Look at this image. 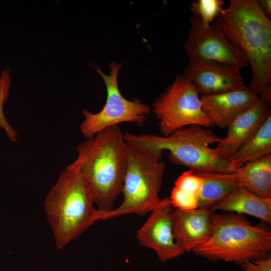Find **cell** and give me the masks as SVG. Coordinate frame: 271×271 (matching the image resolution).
<instances>
[{"label": "cell", "mask_w": 271, "mask_h": 271, "mask_svg": "<svg viewBox=\"0 0 271 271\" xmlns=\"http://www.w3.org/2000/svg\"><path fill=\"white\" fill-rule=\"evenodd\" d=\"M245 56L251 69L250 89L271 103V21L256 0H230L215 21Z\"/></svg>", "instance_id": "obj_1"}, {"label": "cell", "mask_w": 271, "mask_h": 271, "mask_svg": "<svg viewBox=\"0 0 271 271\" xmlns=\"http://www.w3.org/2000/svg\"><path fill=\"white\" fill-rule=\"evenodd\" d=\"M271 154V114L247 141L230 157L238 168Z\"/></svg>", "instance_id": "obj_18"}, {"label": "cell", "mask_w": 271, "mask_h": 271, "mask_svg": "<svg viewBox=\"0 0 271 271\" xmlns=\"http://www.w3.org/2000/svg\"><path fill=\"white\" fill-rule=\"evenodd\" d=\"M128 148L119 125L99 131L77 147V156L71 164L86 179L101 212L113 209L121 193Z\"/></svg>", "instance_id": "obj_2"}, {"label": "cell", "mask_w": 271, "mask_h": 271, "mask_svg": "<svg viewBox=\"0 0 271 271\" xmlns=\"http://www.w3.org/2000/svg\"><path fill=\"white\" fill-rule=\"evenodd\" d=\"M173 210L169 198L161 199L136 234L140 244L154 250L162 263L184 253L174 237L171 218Z\"/></svg>", "instance_id": "obj_10"}, {"label": "cell", "mask_w": 271, "mask_h": 271, "mask_svg": "<svg viewBox=\"0 0 271 271\" xmlns=\"http://www.w3.org/2000/svg\"><path fill=\"white\" fill-rule=\"evenodd\" d=\"M199 95L194 85L183 75L176 77L152 104L161 136H168L191 125H212L202 109Z\"/></svg>", "instance_id": "obj_7"}, {"label": "cell", "mask_w": 271, "mask_h": 271, "mask_svg": "<svg viewBox=\"0 0 271 271\" xmlns=\"http://www.w3.org/2000/svg\"><path fill=\"white\" fill-rule=\"evenodd\" d=\"M223 0H196L192 3V18L201 26L212 25L223 13Z\"/></svg>", "instance_id": "obj_20"}, {"label": "cell", "mask_w": 271, "mask_h": 271, "mask_svg": "<svg viewBox=\"0 0 271 271\" xmlns=\"http://www.w3.org/2000/svg\"><path fill=\"white\" fill-rule=\"evenodd\" d=\"M209 209L212 212L222 211L247 214L271 224V199L260 197L241 187Z\"/></svg>", "instance_id": "obj_15"}, {"label": "cell", "mask_w": 271, "mask_h": 271, "mask_svg": "<svg viewBox=\"0 0 271 271\" xmlns=\"http://www.w3.org/2000/svg\"><path fill=\"white\" fill-rule=\"evenodd\" d=\"M234 174L239 187L271 199V154L245 164Z\"/></svg>", "instance_id": "obj_16"}, {"label": "cell", "mask_w": 271, "mask_h": 271, "mask_svg": "<svg viewBox=\"0 0 271 271\" xmlns=\"http://www.w3.org/2000/svg\"><path fill=\"white\" fill-rule=\"evenodd\" d=\"M244 271H271V256L247 260L240 265Z\"/></svg>", "instance_id": "obj_22"}, {"label": "cell", "mask_w": 271, "mask_h": 271, "mask_svg": "<svg viewBox=\"0 0 271 271\" xmlns=\"http://www.w3.org/2000/svg\"><path fill=\"white\" fill-rule=\"evenodd\" d=\"M124 136L128 145L160 153L168 151L171 162L194 171L229 173L238 169L231 158L210 147L221 138L209 127L189 126L166 137L131 133Z\"/></svg>", "instance_id": "obj_4"}, {"label": "cell", "mask_w": 271, "mask_h": 271, "mask_svg": "<svg viewBox=\"0 0 271 271\" xmlns=\"http://www.w3.org/2000/svg\"><path fill=\"white\" fill-rule=\"evenodd\" d=\"M258 5L263 13L269 19L271 18V1H257Z\"/></svg>", "instance_id": "obj_23"}, {"label": "cell", "mask_w": 271, "mask_h": 271, "mask_svg": "<svg viewBox=\"0 0 271 271\" xmlns=\"http://www.w3.org/2000/svg\"><path fill=\"white\" fill-rule=\"evenodd\" d=\"M211 213L206 208L172 210L171 218L174 237L184 253L193 251L209 238Z\"/></svg>", "instance_id": "obj_13"}, {"label": "cell", "mask_w": 271, "mask_h": 271, "mask_svg": "<svg viewBox=\"0 0 271 271\" xmlns=\"http://www.w3.org/2000/svg\"><path fill=\"white\" fill-rule=\"evenodd\" d=\"M128 145L126 166L121 193L123 199L116 208L106 212L99 211V220L128 214L143 216L160 203L165 166L162 153Z\"/></svg>", "instance_id": "obj_6"}, {"label": "cell", "mask_w": 271, "mask_h": 271, "mask_svg": "<svg viewBox=\"0 0 271 271\" xmlns=\"http://www.w3.org/2000/svg\"><path fill=\"white\" fill-rule=\"evenodd\" d=\"M184 48L189 60L223 64L240 70L248 66L244 54L228 40L215 21L204 27L190 18Z\"/></svg>", "instance_id": "obj_9"}, {"label": "cell", "mask_w": 271, "mask_h": 271, "mask_svg": "<svg viewBox=\"0 0 271 271\" xmlns=\"http://www.w3.org/2000/svg\"><path fill=\"white\" fill-rule=\"evenodd\" d=\"M259 97L246 86L223 93L202 95V109L211 124L227 127L240 113L257 102Z\"/></svg>", "instance_id": "obj_12"}, {"label": "cell", "mask_w": 271, "mask_h": 271, "mask_svg": "<svg viewBox=\"0 0 271 271\" xmlns=\"http://www.w3.org/2000/svg\"><path fill=\"white\" fill-rule=\"evenodd\" d=\"M209 238L193 252L211 261L223 260L241 265L247 260L270 256L271 232L253 226L242 214L233 212L211 214Z\"/></svg>", "instance_id": "obj_5"}, {"label": "cell", "mask_w": 271, "mask_h": 271, "mask_svg": "<svg viewBox=\"0 0 271 271\" xmlns=\"http://www.w3.org/2000/svg\"><path fill=\"white\" fill-rule=\"evenodd\" d=\"M121 64L112 62L109 65L110 73L106 75L97 66L93 69L102 78L105 84L107 97L102 109L92 113L84 109L81 111L84 119L79 126L82 135L88 139L99 131L122 123L143 124L151 108L141 100H129L124 98L118 88L117 75Z\"/></svg>", "instance_id": "obj_8"}, {"label": "cell", "mask_w": 271, "mask_h": 271, "mask_svg": "<svg viewBox=\"0 0 271 271\" xmlns=\"http://www.w3.org/2000/svg\"><path fill=\"white\" fill-rule=\"evenodd\" d=\"M183 76L194 85L201 96L246 86L240 69L218 63L189 60Z\"/></svg>", "instance_id": "obj_11"}, {"label": "cell", "mask_w": 271, "mask_h": 271, "mask_svg": "<svg viewBox=\"0 0 271 271\" xmlns=\"http://www.w3.org/2000/svg\"><path fill=\"white\" fill-rule=\"evenodd\" d=\"M269 106L260 97L254 104L238 115L227 127L226 137L217 143L215 149L217 152L230 158L271 114Z\"/></svg>", "instance_id": "obj_14"}, {"label": "cell", "mask_w": 271, "mask_h": 271, "mask_svg": "<svg viewBox=\"0 0 271 271\" xmlns=\"http://www.w3.org/2000/svg\"><path fill=\"white\" fill-rule=\"evenodd\" d=\"M193 171L203 179L197 208L209 209L239 187L234 172L227 173Z\"/></svg>", "instance_id": "obj_17"}, {"label": "cell", "mask_w": 271, "mask_h": 271, "mask_svg": "<svg viewBox=\"0 0 271 271\" xmlns=\"http://www.w3.org/2000/svg\"><path fill=\"white\" fill-rule=\"evenodd\" d=\"M91 190L80 171L72 164L59 175L45 197L44 207L57 249L78 238L95 221Z\"/></svg>", "instance_id": "obj_3"}, {"label": "cell", "mask_w": 271, "mask_h": 271, "mask_svg": "<svg viewBox=\"0 0 271 271\" xmlns=\"http://www.w3.org/2000/svg\"><path fill=\"white\" fill-rule=\"evenodd\" d=\"M11 84L10 71L8 69L2 70L0 74V127L4 129L11 142L16 143L18 133L7 120L3 109L10 96Z\"/></svg>", "instance_id": "obj_21"}, {"label": "cell", "mask_w": 271, "mask_h": 271, "mask_svg": "<svg viewBox=\"0 0 271 271\" xmlns=\"http://www.w3.org/2000/svg\"><path fill=\"white\" fill-rule=\"evenodd\" d=\"M203 179L192 170L184 172L176 179L169 198L173 208L191 210L197 208Z\"/></svg>", "instance_id": "obj_19"}]
</instances>
